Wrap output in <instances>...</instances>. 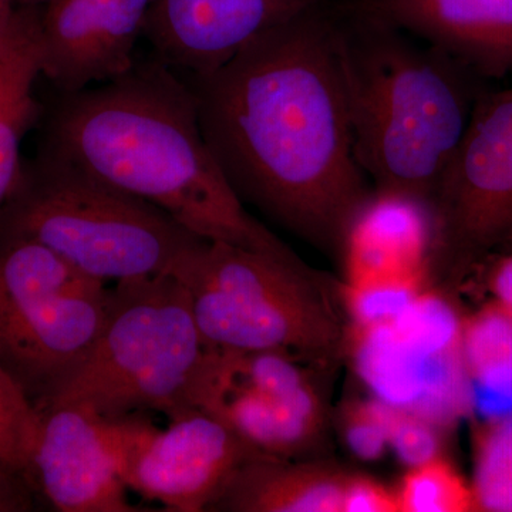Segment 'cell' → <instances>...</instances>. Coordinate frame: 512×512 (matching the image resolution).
Here are the masks:
<instances>
[{
  "mask_svg": "<svg viewBox=\"0 0 512 512\" xmlns=\"http://www.w3.org/2000/svg\"><path fill=\"white\" fill-rule=\"evenodd\" d=\"M389 450L409 468L444 456L443 431L431 421L386 403Z\"/></svg>",
  "mask_w": 512,
  "mask_h": 512,
  "instance_id": "d4e9b609",
  "label": "cell"
},
{
  "mask_svg": "<svg viewBox=\"0 0 512 512\" xmlns=\"http://www.w3.org/2000/svg\"><path fill=\"white\" fill-rule=\"evenodd\" d=\"M342 512H400L396 488L363 474L349 473Z\"/></svg>",
  "mask_w": 512,
  "mask_h": 512,
  "instance_id": "484cf974",
  "label": "cell"
},
{
  "mask_svg": "<svg viewBox=\"0 0 512 512\" xmlns=\"http://www.w3.org/2000/svg\"><path fill=\"white\" fill-rule=\"evenodd\" d=\"M18 6H40L45 0H15Z\"/></svg>",
  "mask_w": 512,
  "mask_h": 512,
  "instance_id": "f1b7e54d",
  "label": "cell"
},
{
  "mask_svg": "<svg viewBox=\"0 0 512 512\" xmlns=\"http://www.w3.org/2000/svg\"><path fill=\"white\" fill-rule=\"evenodd\" d=\"M471 443L477 511L512 512V414L476 421Z\"/></svg>",
  "mask_w": 512,
  "mask_h": 512,
  "instance_id": "ffe728a7",
  "label": "cell"
},
{
  "mask_svg": "<svg viewBox=\"0 0 512 512\" xmlns=\"http://www.w3.org/2000/svg\"><path fill=\"white\" fill-rule=\"evenodd\" d=\"M309 363L274 350L208 349L188 393L259 456L303 460L323 439L328 412Z\"/></svg>",
  "mask_w": 512,
  "mask_h": 512,
  "instance_id": "9c48e42d",
  "label": "cell"
},
{
  "mask_svg": "<svg viewBox=\"0 0 512 512\" xmlns=\"http://www.w3.org/2000/svg\"><path fill=\"white\" fill-rule=\"evenodd\" d=\"M259 457L237 434L195 407L170 416L167 429H150L134 446L128 490L170 512H208L232 476Z\"/></svg>",
  "mask_w": 512,
  "mask_h": 512,
  "instance_id": "7c38bea8",
  "label": "cell"
},
{
  "mask_svg": "<svg viewBox=\"0 0 512 512\" xmlns=\"http://www.w3.org/2000/svg\"><path fill=\"white\" fill-rule=\"evenodd\" d=\"M208 348L288 353L329 366L346 330L318 276L288 261L227 242L202 241L175 266Z\"/></svg>",
  "mask_w": 512,
  "mask_h": 512,
  "instance_id": "5b68a950",
  "label": "cell"
},
{
  "mask_svg": "<svg viewBox=\"0 0 512 512\" xmlns=\"http://www.w3.org/2000/svg\"><path fill=\"white\" fill-rule=\"evenodd\" d=\"M187 84L202 136L239 200L340 255L373 188L356 158L330 0Z\"/></svg>",
  "mask_w": 512,
  "mask_h": 512,
  "instance_id": "6da1fadb",
  "label": "cell"
},
{
  "mask_svg": "<svg viewBox=\"0 0 512 512\" xmlns=\"http://www.w3.org/2000/svg\"><path fill=\"white\" fill-rule=\"evenodd\" d=\"M12 239L45 245L106 284L173 274L207 241L151 202L45 154L23 163L0 211V242Z\"/></svg>",
  "mask_w": 512,
  "mask_h": 512,
  "instance_id": "277c9868",
  "label": "cell"
},
{
  "mask_svg": "<svg viewBox=\"0 0 512 512\" xmlns=\"http://www.w3.org/2000/svg\"><path fill=\"white\" fill-rule=\"evenodd\" d=\"M154 0H45L42 73L60 93L106 83L131 69Z\"/></svg>",
  "mask_w": 512,
  "mask_h": 512,
  "instance_id": "5bb4252c",
  "label": "cell"
},
{
  "mask_svg": "<svg viewBox=\"0 0 512 512\" xmlns=\"http://www.w3.org/2000/svg\"><path fill=\"white\" fill-rule=\"evenodd\" d=\"M40 73V6H19L15 25L0 53V211L22 173L23 137L40 114L33 94Z\"/></svg>",
  "mask_w": 512,
  "mask_h": 512,
  "instance_id": "ac0fdd59",
  "label": "cell"
},
{
  "mask_svg": "<svg viewBox=\"0 0 512 512\" xmlns=\"http://www.w3.org/2000/svg\"><path fill=\"white\" fill-rule=\"evenodd\" d=\"M427 282H399L345 288L343 301L350 319V329H370L384 325L402 315L424 289Z\"/></svg>",
  "mask_w": 512,
  "mask_h": 512,
  "instance_id": "603a6c76",
  "label": "cell"
},
{
  "mask_svg": "<svg viewBox=\"0 0 512 512\" xmlns=\"http://www.w3.org/2000/svg\"><path fill=\"white\" fill-rule=\"evenodd\" d=\"M36 430L35 406L0 369V485L29 488L36 494L32 480Z\"/></svg>",
  "mask_w": 512,
  "mask_h": 512,
  "instance_id": "44dd1931",
  "label": "cell"
},
{
  "mask_svg": "<svg viewBox=\"0 0 512 512\" xmlns=\"http://www.w3.org/2000/svg\"><path fill=\"white\" fill-rule=\"evenodd\" d=\"M396 491L400 512L477 511L471 483L444 456L409 468Z\"/></svg>",
  "mask_w": 512,
  "mask_h": 512,
  "instance_id": "7402d4cb",
  "label": "cell"
},
{
  "mask_svg": "<svg viewBox=\"0 0 512 512\" xmlns=\"http://www.w3.org/2000/svg\"><path fill=\"white\" fill-rule=\"evenodd\" d=\"M45 128L40 154L151 202L192 234L301 261L239 200L202 136L190 86L156 57L60 93Z\"/></svg>",
  "mask_w": 512,
  "mask_h": 512,
  "instance_id": "7a4b0ae2",
  "label": "cell"
},
{
  "mask_svg": "<svg viewBox=\"0 0 512 512\" xmlns=\"http://www.w3.org/2000/svg\"><path fill=\"white\" fill-rule=\"evenodd\" d=\"M367 18L402 29L473 72L512 74V0H348Z\"/></svg>",
  "mask_w": 512,
  "mask_h": 512,
  "instance_id": "2e32d148",
  "label": "cell"
},
{
  "mask_svg": "<svg viewBox=\"0 0 512 512\" xmlns=\"http://www.w3.org/2000/svg\"><path fill=\"white\" fill-rule=\"evenodd\" d=\"M32 480L60 512H140L128 500L126 471L151 427L140 414L101 416L73 404H36Z\"/></svg>",
  "mask_w": 512,
  "mask_h": 512,
  "instance_id": "8fae6325",
  "label": "cell"
},
{
  "mask_svg": "<svg viewBox=\"0 0 512 512\" xmlns=\"http://www.w3.org/2000/svg\"><path fill=\"white\" fill-rule=\"evenodd\" d=\"M345 288L430 281L436 222L429 201L373 187L340 248Z\"/></svg>",
  "mask_w": 512,
  "mask_h": 512,
  "instance_id": "9a60e30c",
  "label": "cell"
},
{
  "mask_svg": "<svg viewBox=\"0 0 512 512\" xmlns=\"http://www.w3.org/2000/svg\"><path fill=\"white\" fill-rule=\"evenodd\" d=\"M332 8L360 167L375 188L431 204L478 99L470 69L345 3Z\"/></svg>",
  "mask_w": 512,
  "mask_h": 512,
  "instance_id": "3957f363",
  "label": "cell"
},
{
  "mask_svg": "<svg viewBox=\"0 0 512 512\" xmlns=\"http://www.w3.org/2000/svg\"><path fill=\"white\" fill-rule=\"evenodd\" d=\"M493 256L484 262L487 264L485 285L491 302L512 316V248Z\"/></svg>",
  "mask_w": 512,
  "mask_h": 512,
  "instance_id": "4316f807",
  "label": "cell"
},
{
  "mask_svg": "<svg viewBox=\"0 0 512 512\" xmlns=\"http://www.w3.org/2000/svg\"><path fill=\"white\" fill-rule=\"evenodd\" d=\"M461 353L473 383L494 389L512 387V316L485 303L463 316Z\"/></svg>",
  "mask_w": 512,
  "mask_h": 512,
  "instance_id": "d6986e66",
  "label": "cell"
},
{
  "mask_svg": "<svg viewBox=\"0 0 512 512\" xmlns=\"http://www.w3.org/2000/svg\"><path fill=\"white\" fill-rule=\"evenodd\" d=\"M18 8L15 0H0V53L8 42L10 32L15 25Z\"/></svg>",
  "mask_w": 512,
  "mask_h": 512,
  "instance_id": "83f0119b",
  "label": "cell"
},
{
  "mask_svg": "<svg viewBox=\"0 0 512 512\" xmlns=\"http://www.w3.org/2000/svg\"><path fill=\"white\" fill-rule=\"evenodd\" d=\"M113 288L28 239L0 242V369L36 404L82 366Z\"/></svg>",
  "mask_w": 512,
  "mask_h": 512,
  "instance_id": "52a82bcc",
  "label": "cell"
},
{
  "mask_svg": "<svg viewBox=\"0 0 512 512\" xmlns=\"http://www.w3.org/2000/svg\"><path fill=\"white\" fill-rule=\"evenodd\" d=\"M329 0H154L144 37L173 70L220 69L242 47Z\"/></svg>",
  "mask_w": 512,
  "mask_h": 512,
  "instance_id": "4fadbf2b",
  "label": "cell"
},
{
  "mask_svg": "<svg viewBox=\"0 0 512 512\" xmlns=\"http://www.w3.org/2000/svg\"><path fill=\"white\" fill-rule=\"evenodd\" d=\"M349 471L329 463L259 456L225 485L211 512H342Z\"/></svg>",
  "mask_w": 512,
  "mask_h": 512,
  "instance_id": "e0dca14e",
  "label": "cell"
},
{
  "mask_svg": "<svg viewBox=\"0 0 512 512\" xmlns=\"http://www.w3.org/2000/svg\"><path fill=\"white\" fill-rule=\"evenodd\" d=\"M208 349L190 295L173 274L117 282L92 352L36 404H73L109 417L148 410L170 417L188 409Z\"/></svg>",
  "mask_w": 512,
  "mask_h": 512,
  "instance_id": "8992f818",
  "label": "cell"
},
{
  "mask_svg": "<svg viewBox=\"0 0 512 512\" xmlns=\"http://www.w3.org/2000/svg\"><path fill=\"white\" fill-rule=\"evenodd\" d=\"M430 288L384 325L349 328L346 348L373 397L447 430L473 410V380L461 353L464 315Z\"/></svg>",
  "mask_w": 512,
  "mask_h": 512,
  "instance_id": "ba28073f",
  "label": "cell"
},
{
  "mask_svg": "<svg viewBox=\"0 0 512 512\" xmlns=\"http://www.w3.org/2000/svg\"><path fill=\"white\" fill-rule=\"evenodd\" d=\"M342 439L350 453L366 463H375L389 451L386 403L376 397L352 399L339 412Z\"/></svg>",
  "mask_w": 512,
  "mask_h": 512,
  "instance_id": "cb8c5ba5",
  "label": "cell"
},
{
  "mask_svg": "<svg viewBox=\"0 0 512 512\" xmlns=\"http://www.w3.org/2000/svg\"><path fill=\"white\" fill-rule=\"evenodd\" d=\"M431 208L436 269L454 282L512 248V87L478 97Z\"/></svg>",
  "mask_w": 512,
  "mask_h": 512,
  "instance_id": "30bf717a",
  "label": "cell"
}]
</instances>
